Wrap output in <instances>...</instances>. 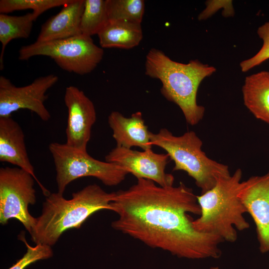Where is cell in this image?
Segmentation results:
<instances>
[{"label": "cell", "instance_id": "obj_1", "mask_svg": "<svg viewBox=\"0 0 269 269\" xmlns=\"http://www.w3.org/2000/svg\"><path fill=\"white\" fill-rule=\"evenodd\" d=\"M110 205L118 215L112 227L149 247L190 259L221 256L224 241L194 228L188 213L200 215L201 208L192 189L182 182L162 187L138 178L128 189L115 192Z\"/></svg>", "mask_w": 269, "mask_h": 269}, {"label": "cell", "instance_id": "obj_2", "mask_svg": "<svg viewBox=\"0 0 269 269\" xmlns=\"http://www.w3.org/2000/svg\"><path fill=\"white\" fill-rule=\"evenodd\" d=\"M114 196L115 192H107L96 184L72 193L70 199L58 192L50 193L29 234L31 240L35 244L52 247L64 232L80 228L93 214L102 210H111L110 203Z\"/></svg>", "mask_w": 269, "mask_h": 269}, {"label": "cell", "instance_id": "obj_3", "mask_svg": "<svg viewBox=\"0 0 269 269\" xmlns=\"http://www.w3.org/2000/svg\"><path fill=\"white\" fill-rule=\"evenodd\" d=\"M216 68L198 60L185 64L171 59L162 51L153 48L146 55L145 74L159 80L161 94L181 109L187 123L198 124L203 119L205 108L197 103L199 86Z\"/></svg>", "mask_w": 269, "mask_h": 269}, {"label": "cell", "instance_id": "obj_4", "mask_svg": "<svg viewBox=\"0 0 269 269\" xmlns=\"http://www.w3.org/2000/svg\"><path fill=\"white\" fill-rule=\"evenodd\" d=\"M242 176L241 169H237L230 176L220 179L210 190L197 196L201 213L192 222L196 231L233 243L237 239L236 229L242 231L250 227L244 217L247 209L238 196Z\"/></svg>", "mask_w": 269, "mask_h": 269}, {"label": "cell", "instance_id": "obj_5", "mask_svg": "<svg viewBox=\"0 0 269 269\" xmlns=\"http://www.w3.org/2000/svg\"><path fill=\"white\" fill-rule=\"evenodd\" d=\"M150 143L163 149L174 162V171L182 170L193 178L201 194L212 188L221 178L231 176L227 165L208 157L202 150V141L193 131L173 135L163 128L150 133Z\"/></svg>", "mask_w": 269, "mask_h": 269}, {"label": "cell", "instance_id": "obj_6", "mask_svg": "<svg viewBox=\"0 0 269 269\" xmlns=\"http://www.w3.org/2000/svg\"><path fill=\"white\" fill-rule=\"evenodd\" d=\"M18 59L27 60L36 56L49 57L63 70L80 75L92 72L103 58L104 50L91 37L80 34L71 37L37 41L22 46Z\"/></svg>", "mask_w": 269, "mask_h": 269}, {"label": "cell", "instance_id": "obj_7", "mask_svg": "<svg viewBox=\"0 0 269 269\" xmlns=\"http://www.w3.org/2000/svg\"><path fill=\"white\" fill-rule=\"evenodd\" d=\"M49 150L55 167L57 192L62 194L69 184L81 177H93L106 186H114L121 183L129 174L115 163L96 159L87 151L66 143L52 142Z\"/></svg>", "mask_w": 269, "mask_h": 269}, {"label": "cell", "instance_id": "obj_8", "mask_svg": "<svg viewBox=\"0 0 269 269\" xmlns=\"http://www.w3.org/2000/svg\"><path fill=\"white\" fill-rule=\"evenodd\" d=\"M35 179L17 167L0 168V223L4 225L13 219L18 220L30 234L36 218L28 211L36 202Z\"/></svg>", "mask_w": 269, "mask_h": 269}, {"label": "cell", "instance_id": "obj_9", "mask_svg": "<svg viewBox=\"0 0 269 269\" xmlns=\"http://www.w3.org/2000/svg\"><path fill=\"white\" fill-rule=\"evenodd\" d=\"M57 76L51 74L35 79L26 86L17 87L5 77H0V117L11 116L15 111L27 109L47 121L51 115L44 105L46 92L58 81Z\"/></svg>", "mask_w": 269, "mask_h": 269}, {"label": "cell", "instance_id": "obj_10", "mask_svg": "<svg viewBox=\"0 0 269 269\" xmlns=\"http://www.w3.org/2000/svg\"><path fill=\"white\" fill-rule=\"evenodd\" d=\"M167 153H157L151 148L141 151L116 146L105 156L106 161L124 168L137 179L151 180L159 186H173L174 177L166 173L169 161Z\"/></svg>", "mask_w": 269, "mask_h": 269}, {"label": "cell", "instance_id": "obj_11", "mask_svg": "<svg viewBox=\"0 0 269 269\" xmlns=\"http://www.w3.org/2000/svg\"><path fill=\"white\" fill-rule=\"evenodd\" d=\"M64 99L68 110L65 143L87 151L92 128L96 120L95 106L82 90L74 86L66 87Z\"/></svg>", "mask_w": 269, "mask_h": 269}, {"label": "cell", "instance_id": "obj_12", "mask_svg": "<svg viewBox=\"0 0 269 269\" xmlns=\"http://www.w3.org/2000/svg\"><path fill=\"white\" fill-rule=\"evenodd\" d=\"M238 196L256 226L259 249L269 251V171L241 182Z\"/></svg>", "mask_w": 269, "mask_h": 269}, {"label": "cell", "instance_id": "obj_13", "mask_svg": "<svg viewBox=\"0 0 269 269\" xmlns=\"http://www.w3.org/2000/svg\"><path fill=\"white\" fill-rule=\"evenodd\" d=\"M0 161L27 171L34 177L46 197L50 194L36 177L28 156L23 131L11 116L0 117Z\"/></svg>", "mask_w": 269, "mask_h": 269}, {"label": "cell", "instance_id": "obj_14", "mask_svg": "<svg viewBox=\"0 0 269 269\" xmlns=\"http://www.w3.org/2000/svg\"><path fill=\"white\" fill-rule=\"evenodd\" d=\"M108 124L118 147L132 148L139 147L142 150L150 149V133L145 125L141 112H137L126 117L117 111L108 117Z\"/></svg>", "mask_w": 269, "mask_h": 269}, {"label": "cell", "instance_id": "obj_15", "mask_svg": "<svg viewBox=\"0 0 269 269\" xmlns=\"http://www.w3.org/2000/svg\"><path fill=\"white\" fill-rule=\"evenodd\" d=\"M85 0H71L41 26L37 41L62 39L81 34L80 22Z\"/></svg>", "mask_w": 269, "mask_h": 269}, {"label": "cell", "instance_id": "obj_16", "mask_svg": "<svg viewBox=\"0 0 269 269\" xmlns=\"http://www.w3.org/2000/svg\"><path fill=\"white\" fill-rule=\"evenodd\" d=\"M242 94L247 108L257 119L269 124V71L247 76Z\"/></svg>", "mask_w": 269, "mask_h": 269}, {"label": "cell", "instance_id": "obj_17", "mask_svg": "<svg viewBox=\"0 0 269 269\" xmlns=\"http://www.w3.org/2000/svg\"><path fill=\"white\" fill-rule=\"evenodd\" d=\"M97 35L102 48L130 49L139 45L143 33L141 24L109 20Z\"/></svg>", "mask_w": 269, "mask_h": 269}, {"label": "cell", "instance_id": "obj_18", "mask_svg": "<svg viewBox=\"0 0 269 269\" xmlns=\"http://www.w3.org/2000/svg\"><path fill=\"white\" fill-rule=\"evenodd\" d=\"M38 17L33 12L21 16L0 14V41L1 50L0 68H3V55L8 43L13 39L27 38L30 35L33 22Z\"/></svg>", "mask_w": 269, "mask_h": 269}, {"label": "cell", "instance_id": "obj_19", "mask_svg": "<svg viewBox=\"0 0 269 269\" xmlns=\"http://www.w3.org/2000/svg\"><path fill=\"white\" fill-rule=\"evenodd\" d=\"M109 21L106 0H85L80 22L82 34L98 35Z\"/></svg>", "mask_w": 269, "mask_h": 269}, {"label": "cell", "instance_id": "obj_20", "mask_svg": "<svg viewBox=\"0 0 269 269\" xmlns=\"http://www.w3.org/2000/svg\"><path fill=\"white\" fill-rule=\"evenodd\" d=\"M109 20L141 24L144 12L143 0H106Z\"/></svg>", "mask_w": 269, "mask_h": 269}, {"label": "cell", "instance_id": "obj_21", "mask_svg": "<svg viewBox=\"0 0 269 269\" xmlns=\"http://www.w3.org/2000/svg\"><path fill=\"white\" fill-rule=\"evenodd\" d=\"M71 0H0V13L31 9L38 16L45 11L53 7L64 6Z\"/></svg>", "mask_w": 269, "mask_h": 269}, {"label": "cell", "instance_id": "obj_22", "mask_svg": "<svg viewBox=\"0 0 269 269\" xmlns=\"http://www.w3.org/2000/svg\"><path fill=\"white\" fill-rule=\"evenodd\" d=\"M18 238L22 241L26 247V252L23 257L8 269H25L29 265L37 261L51 258L53 256L51 246L43 244H37L31 246L27 242L24 233L21 232Z\"/></svg>", "mask_w": 269, "mask_h": 269}, {"label": "cell", "instance_id": "obj_23", "mask_svg": "<svg viewBox=\"0 0 269 269\" xmlns=\"http://www.w3.org/2000/svg\"><path fill=\"white\" fill-rule=\"evenodd\" d=\"M257 33L263 40V46L256 55L240 63L241 70L244 72L248 71L269 59V22H266L260 26Z\"/></svg>", "mask_w": 269, "mask_h": 269}, {"label": "cell", "instance_id": "obj_24", "mask_svg": "<svg viewBox=\"0 0 269 269\" xmlns=\"http://www.w3.org/2000/svg\"><path fill=\"white\" fill-rule=\"evenodd\" d=\"M210 269H219L218 267H212Z\"/></svg>", "mask_w": 269, "mask_h": 269}]
</instances>
